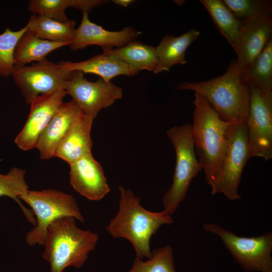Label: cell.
<instances>
[{
    "mask_svg": "<svg viewBox=\"0 0 272 272\" xmlns=\"http://www.w3.org/2000/svg\"><path fill=\"white\" fill-rule=\"evenodd\" d=\"M69 165L70 182L76 192L94 201L102 199L110 192L102 167L92 154Z\"/></svg>",
    "mask_w": 272,
    "mask_h": 272,
    "instance_id": "14",
    "label": "cell"
},
{
    "mask_svg": "<svg viewBox=\"0 0 272 272\" xmlns=\"http://www.w3.org/2000/svg\"><path fill=\"white\" fill-rule=\"evenodd\" d=\"M69 44L66 42L44 40L27 30L16 44L14 53L15 66H23L33 61L43 60L51 52Z\"/></svg>",
    "mask_w": 272,
    "mask_h": 272,
    "instance_id": "20",
    "label": "cell"
},
{
    "mask_svg": "<svg viewBox=\"0 0 272 272\" xmlns=\"http://www.w3.org/2000/svg\"><path fill=\"white\" fill-rule=\"evenodd\" d=\"M103 52L114 56L139 72L144 70L154 72L157 65L155 47L140 41L120 48H104Z\"/></svg>",
    "mask_w": 272,
    "mask_h": 272,
    "instance_id": "22",
    "label": "cell"
},
{
    "mask_svg": "<svg viewBox=\"0 0 272 272\" xmlns=\"http://www.w3.org/2000/svg\"><path fill=\"white\" fill-rule=\"evenodd\" d=\"M31 208L36 225L26 234L30 246L44 245L47 229L55 220L66 216L84 222L76 199L72 195L55 189L28 190L19 197Z\"/></svg>",
    "mask_w": 272,
    "mask_h": 272,
    "instance_id": "6",
    "label": "cell"
},
{
    "mask_svg": "<svg viewBox=\"0 0 272 272\" xmlns=\"http://www.w3.org/2000/svg\"><path fill=\"white\" fill-rule=\"evenodd\" d=\"M98 240L96 233L78 227L74 218L63 217L48 227L42 257L49 263L50 272H62L70 266L79 268Z\"/></svg>",
    "mask_w": 272,
    "mask_h": 272,
    "instance_id": "3",
    "label": "cell"
},
{
    "mask_svg": "<svg viewBox=\"0 0 272 272\" xmlns=\"http://www.w3.org/2000/svg\"><path fill=\"white\" fill-rule=\"evenodd\" d=\"M128 272H176L171 247L167 245L153 250L146 261L136 257Z\"/></svg>",
    "mask_w": 272,
    "mask_h": 272,
    "instance_id": "26",
    "label": "cell"
},
{
    "mask_svg": "<svg viewBox=\"0 0 272 272\" xmlns=\"http://www.w3.org/2000/svg\"><path fill=\"white\" fill-rule=\"evenodd\" d=\"M200 35L199 31L192 28L178 37L168 34L164 36L155 47L157 65L154 72L169 71L174 65L186 64V50Z\"/></svg>",
    "mask_w": 272,
    "mask_h": 272,
    "instance_id": "19",
    "label": "cell"
},
{
    "mask_svg": "<svg viewBox=\"0 0 272 272\" xmlns=\"http://www.w3.org/2000/svg\"><path fill=\"white\" fill-rule=\"evenodd\" d=\"M224 4L241 22L272 17V3L269 0H224Z\"/></svg>",
    "mask_w": 272,
    "mask_h": 272,
    "instance_id": "27",
    "label": "cell"
},
{
    "mask_svg": "<svg viewBox=\"0 0 272 272\" xmlns=\"http://www.w3.org/2000/svg\"><path fill=\"white\" fill-rule=\"evenodd\" d=\"M66 95L65 90L41 95L30 103L27 121L15 139L17 147L23 151L36 148L38 139Z\"/></svg>",
    "mask_w": 272,
    "mask_h": 272,
    "instance_id": "12",
    "label": "cell"
},
{
    "mask_svg": "<svg viewBox=\"0 0 272 272\" xmlns=\"http://www.w3.org/2000/svg\"><path fill=\"white\" fill-rule=\"evenodd\" d=\"M107 2L101 0H73L72 7L88 14L94 8Z\"/></svg>",
    "mask_w": 272,
    "mask_h": 272,
    "instance_id": "30",
    "label": "cell"
},
{
    "mask_svg": "<svg viewBox=\"0 0 272 272\" xmlns=\"http://www.w3.org/2000/svg\"><path fill=\"white\" fill-rule=\"evenodd\" d=\"M63 69L72 71H81L84 74L98 75L104 82H111L118 76H134L139 72L126 62L114 56L102 53L80 62L61 61L57 63Z\"/></svg>",
    "mask_w": 272,
    "mask_h": 272,
    "instance_id": "18",
    "label": "cell"
},
{
    "mask_svg": "<svg viewBox=\"0 0 272 272\" xmlns=\"http://www.w3.org/2000/svg\"><path fill=\"white\" fill-rule=\"evenodd\" d=\"M250 99L246 119L250 158H272V94L250 86Z\"/></svg>",
    "mask_w": 272,
    "mask_h": 272,
    "instance_id": "10",
    "label": "cell"
},
{
    "mask_svg": "<svg viewBox=\"0 0 272 272\" xmlns=\"http://www.w3.org/2000/svg\"><path fill=\"white\" fill-rule=\"evenodd\" d=\"M194 97L192 135L206 181L211 186L216 179L233 122L222 119L201 95L194 93Z\"/></svg>",
    "mask_w": 272,
    "mask_h": 272,
    "instance_id": "4",
    "label": "cell"
},
{
    "mask_svg": "<svg viewBox=\"0 0 272 272\" xmlns=\"http://www.w3.org/2000/svg\"><path fill=\"white\" fill-rule=\"evenodd\" d=\"M65 91L86 115L94 118L102 109L110 106L122 96V90L100 78L91 82L81 71H75L66 82Z\"/></svg>",
    "mask_w": 272,
    "mask_h": 272,
    "instance_id": "11",
    "label": "cell"
},
{
    "mask_svg": "<svg viewBox=\"0 0 272 272\" xmlns=\"http://www.w3.org/2000/svg\"><path fill=\"white\" fill-rule=\"evenodd\" d=\"M175 151L176 162L171 186L163 198L164 210L172 215L185 199L192 180L203 169L195 152L191 125L174 126L166 132Z\"/></svg>",
    "mask_w": 272,
    "mask_h": 272,
    "instance_id": "5",
    "label": "cell"
},
{
    "mask_svg": "<svg viewBox=\"0 0 272 272\" xmlns=\"http://www.w3.org/2000/svg\"><path fill=\"white\" fill-rule=\"evenodd\" d=\"M177 88L201 95L224 121L239 122L248 117L250 86L242 80L236 59H232L221 76L206 81L183 82Z\"/></svg>",
    "mask_w": 272,
    "mask_h": 272,
    "instance_id": "2",
    "label": "cell"
},
{
    "mask_svg": "<svg viewBox=\"0 0 272 272\" xmlns=\"http://www.w3.org/2000/svg\"><path fill=\"white\" fill-rule=\"evenodd\" d=\"M73 72L46 58L30 65L15 66L11 76L27 104L41 95L64 90Z\"/></svg>",
    "mask_w": 272,
    "mask_h": 272,
    "instance_id": "9",
    "label": "cell"
},
{
    "mask_svg": "<svg viewBox=\"0 0 272 272\" xmlns=\"http://www.w3.org/2000/svg\"><path fill=\"white\" fill-rule=\"evenodd\" d=\"M76 21L59 22L40 15L33 14L26 24L27 30L46 40L70 44L75 32Z\"/></svg>",
    "mask_w": 272,
    "mask_h": 272,
    "instance_id": "23",
    "label": "cell"
},
{
    "mask_svg": "<svg viewBox=\"0 0 272 272\" xmlns=\"http://www.w3.org/2000/svg\"><path fill=\"white\" fill-rule=\"evenodd\" d=\"M83 112L73 99L62 102L40 135L36 148L42 160L55 157L57 148L71 124Z\"/></svg>",
    "mask_w": 272,
    "mask_h": 272,
    "instance_id": "16",
    "label": "cell"
},
{
    "mask_svg": "<svg viewBox=\"0 0 272 272\" xmlns=\"http://www.w3.org/2000/svg\"><path fill=\"white\" fill-rule=\"evenodd\" d=\"M250 158L246 120L233 122L211 194L222 193L229 200L241 199L238 192L243 169Z\"/></svg>",
    "mask_w": 272,
    "mask_h": 272,
    "instance_id": "7",
    "label": "cell"
},
{
    "mask_svg": "<svg viewBox=\"0 0 272 272\" xmlns=\"http://www.w3.org/2000/svg\"><path fill=\"white\" fill-rule=\"evenodd\" d=\"M199 1L210 15L221 34L225 37L235 51L243 22L234 16L222 0Z\"/></svg>",
    "mask_w": 272,
    "mask_h": 272,
    "instance_id": "24",
    "label": "cell"
},
{
    "mask_svg": "<svg viewBox=\"0 0 272 272\" xmlns=\"http://www.w3.org/2000/svg\"><path fill=\"white\" fill-rule=\"evenodd\" d=\"M243 81L267 94H272V38L248 66L240 70Z\"/></svg>",
    "mask_w": 272,
    "mask_h": 272,
    "instance_id": "21",
    "label": "cell"
},
{
    "mask_svg": "<svg viewBox=\"0 0 272 272\" xmlns=\"http://www.w3.org/2000/svg\"><path fill=\"white\" fill-rule=\"evenodd\" d=\"M27 29L26 26L16 31L7 28L0 34V77L11 76L15 66L14 53L16 44Z\"/></svg>",
    "mask_w": 272,
    "mask_h": 272,
    "instance_id": "28",
    "label": "cell"
},
{
    "mask_svg": "<svg viewBox=\"0 0 272 272\" xmlns=\"http://www.w3.org/2000/svg\"><path fill=\"white\" fill-rule=\"evenodd\" d=\"M272 17L243 22L235 50L240 70L249 65L271 38Z\"/></svg>",
    "mask_w": 272,
    "mask_h": 272,
    "instance_id": "15",
    "label": "cell"
},
{
    "mask_svg": "<svg viewBox=\"0 0 272 272\" xmlns=\"http://www.w3.org/2000/svg\"><path fill=\"white\" fill-rule=\"evenodd\" d=\"M203 229L217 235L234 259L246 271L272 272V233L256 237L239 236L213 223H204Z\"/></svg>",
    "mask_w": 272,
    "mask_h": 272,
    "instance_id": "8",
    "label": "cell"
},
{
    "mask_svg": "<svg viewBox=\"0 0 272 272\" xmlns=\"http://www.w3.org/2000/svg\"><path fill=\"white\" fill-rule=\"evenodd\" d=\"M72 3V0H31L28 9L33 14L65 22L69 20L65 11Z\"/></svg>",
    "mask_w": 272,
    "mask_h": 272,
    "instance_id": "29",
    "label": "cell"
},
{
    "mask_svg": "<svg viewBox=\"0 0 272 272\" xmlns=\"http://www.w3.org/2000/svg\"><path fill=\"white\" fill-rule=\"evenodd\" d=\"M94 119L82 112L75 119L59 143L55 157L70 164L92 154L91 130Z\"/></svg>",
    "mask_w": 272,
    "mask_h": 272,
    "instance_id": "17",
    "label": "cell"
},
{
    "mask_svg": "<svg viewBox=\"0 0 272 272\" xmlns=\"http://www.w3.org/2000/svg\"><path fill=\"white\" fill-rule=\"evenodd\" d=\"M114 3L119 5L121 6L124 7H128L130 4H131L133 1L131 0H114L113 1Z\"/></svg>",
    "mask_w": 272,
    "mask_h": 272,
    "instance_id": "31",
    "label": "cell"
},
{
    "mask_svg": "<svg viewBox=\"0 0 272 272\" xmlns=\"http://www.w3.org/2000/svg\"><path fill=\"white\" fill-rule=\"evenodd\" d=\"M141 34L130 27L118 31L107 30L90 21L88 14L83 13L81 24L76 29L74 38L69 46L72 50L83 49L90 45H98L102 49L120 48L135 41Z\"/></svg>",
    "mask_w": 272,
    "mask_h": 272,
    "instance_id": "13",
    "label": "cell"
},
{
    "mask_svg": "<svg viewBox=\"0 0 272 272\" xmlns=\"http://www.w3.org/2000/svg\"><path fill=\"white\" fill-rule=\"evenodd\" d=\"M26 170L18 167H12L6 174L0 173V197L8 196L14 200L21 207L29 222L34 226L36 219L32 210L23 205L19 197L29 190L25 179Z\"/></svg>",
    "mask_w": 272,
    "mask_h": 272,
    "instance_id": "25",
    "label": "cell"
},
{
    "mask_svg": "<svg viewBox=\"0 0 272 272\" xmlns=\"http://www.w3.org/2000/svg\"><path fill=\"white\" fill-rule=\"evenodd\" d=\"M118 211L105 229L114 238H122L133 246L136 257L151 256L150 239L159 228L173 223L172 215L163 210L153 212L145 209L141 199L130 189L120 186Z\"/></svg>",
    "mask_w": 272,
    "mask_h": 272,
    "instance_id": "1",
    "label": "cell"
}]
</instances>
